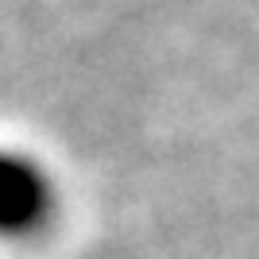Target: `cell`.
Wrapping results in <instances>:
<instances>
[{
  "label": "cell",
  "instance_id": "6da1fadb",
  "mask_svg": "<svg viewBox=\"0 0 259 259\" xmlns=\"http://www.w3.org/2000/svg\"><path fill=\"white\" fill-rule=\"evenodd\" d=\"M58 217V178L23 147L0 143V240L43 236Z\"/></svg>",
  "mask_w": 259,
  "mask_h": 259
}]
</instances>
